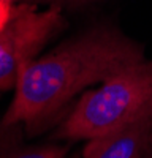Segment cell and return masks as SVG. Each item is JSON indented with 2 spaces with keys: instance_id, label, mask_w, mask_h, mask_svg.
Returning <instances> with one entry per match:
<instances>
[{
  "instance_id": "cell-1",
  "label": "cell",
  "mask_w": 152,
  "mask_h": 158,
  "mask_svg": "<svg viewBox=\"0 0 152 158\" xmlns=\"http://www.w3.org/2000/svg\"><path fill=\"white\" fill-rule=\"evenodd\" d=\"M143 60L141 44L114 30L97 29L71 40L21 68L15 100L2 127L49 115L84 87L103 82Z\"/></svg>"
},
{
  "instance_id": "cell-2",
  "label": "cell",
  "mask_w": 152,
  "mask_h": 158,
  "mask_svg": "<svg viewBox=\"0 0 152 158\" xmlns=\"http://www.w3.org/2000/svg\"><path fill=\"white\" fill-rule=\"evenodd\" d=\"M152 115V62H139L82 95L60 128V136L92 139Z\"/></svg>"
},
{
  "instance_id": "cell-3",
  "label": "cell",
  "mask_w": 152,
  "mask_h": 158,
  "mask_svg": "<svg viewBox=\"0 0 152 158\" xmlns=\"http://www.w3.org/2000/svg\"><path fill=\"white\" fill-rule=\"evenodd\" d=\"M63 25L60 10L36 11L32 3L15 6L13 16L0 30V90L16 89L19 71Z\"/></svg>"
},
{
  "instance_id": "cell-4",
  "label": "cell",
  "mask_w": 152,
  "mask_h": 158,
  "mask_svg": "<svg viewBox=\"0 0 152 158\" xmlns=\"http://www.w3.org/2000/svg\"><path fill=\"white\" fill-rule=\"evenodd\" d=\"M150 153L152 115L89 139L82 158H149Z\"/></svg>"
},
{
  "instance_id": "cell-5",
  "label": "cell",
  "mask_w": 152,
  "mask_h": 158,
  "mask_svg": "<svg viewBox=\"0 0 152 158\" xmlns=\"http://www.w3.org/2000/svg\"><path fill=\"white\" fill-rule=\"evenodd\" d=\"M65 152L67 149H63V147H41V149L18 152L10 158H63Z\"/></svg>"
},
{
  "instance_id": "cell-6",
  "label": "cell",
  "mask_w": 152,
  "mask_h": 158,
  "mask_svg": "<svg viewBox=\"0 0 152 158\" xmlns=\"http://www.w3.org/2000/svg\"><path fill=\"white\" fill-rule=\"evenodd\" d=\"M13 10H15L13 2H10V0H0V30H2L6 25V22L11 19Z\"/></svg>"
},
{
  "instance_id": "cell-7",
  "label": "cell",
  "mask_w": 152,
  "mask_h": 158,
  "mask_svg": "<svg viewBox=\"0 0 152 158\" xmlns=\"http://www.w3.org/2000/svg\"><path fill=\"white\" fill-rule=\"evenodd\" d=\"M10 2H15V0H10Z\"/></svg>"
}]
</instances>
